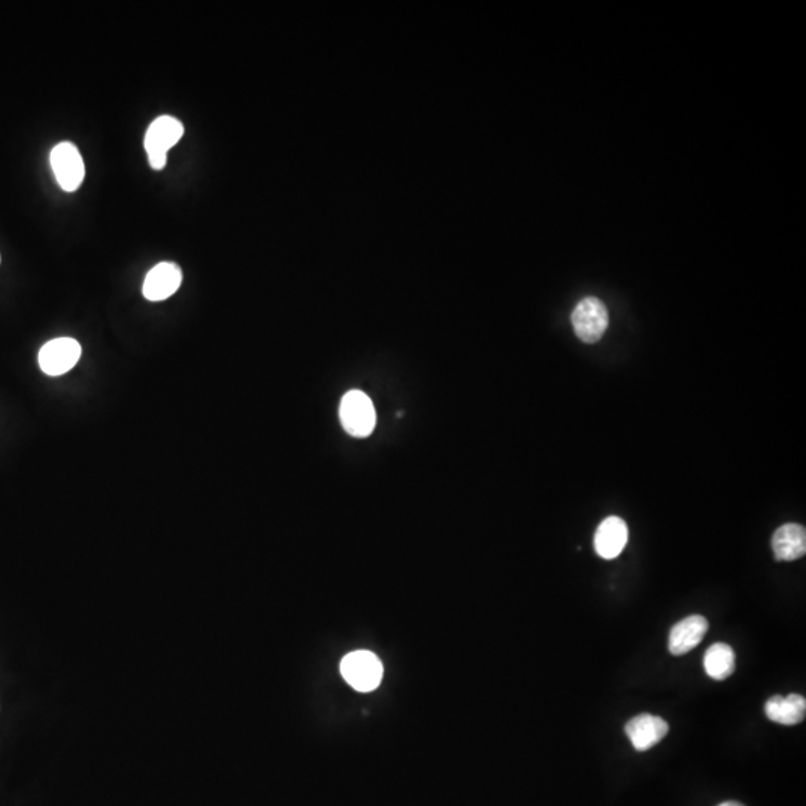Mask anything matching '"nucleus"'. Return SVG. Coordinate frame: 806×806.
I'll use <instances>...</instances> for the list:
<instances>
[{
  "instance_id": "f257e3e1",
  "label": "nucleus",
  "mask_w": 806,
  "mask_h": 806,
  "mask_svg": "<svg viewBox=\"0 0 806 806\" xmlns=\"http://www.w3.org/2000/svg\"><path fill=\"white\" fill-rule=\"evenodd\" d=\"M183 135V123L171 115H162L151 123L144 142L151 168L156 171L165 168L168 151L183 138Z\"/></svg>"
},
{
  "instance_id": "f03ea898",
  "label": "nucleus",
  "mask_w": 806,
  "mask_h": 806,
  "mask_svg": "<svg viewBox=\"0 0 806 806\" xmlns=\"http://www.w3.org/2000/svg\"><path fill=\"white\" fill-rule=\"evenodd\" d=\"M339 415L344 429L356 438L371 435L377 423V414L371 399L359 390H351L344 396Z\"/></svg>"
},
{
  "instance_id": "7ed1b4c3",
  "label": "nucleus",
  "mask_w": 806,
  "mask_h": 806,
  "mask_svg": "<svg viewBox=\"0 0 806 806\" xmlns=\"http://www.w3.org/2000/svg\"><path fill=\"white\" fill-rule=\"evenodd\" d=\"M345 680L359 692H372L380 686L383 666L380 659L369 651L348 654L341 663Z\"/></svg>"
},
{
  "instance_id": "20e7f679",
  "label": "nucleus",
  "mask_w": 806,
  "mask_h": 806,
  "mask_svg": "<svg viewBox=\"0 0 806 806\" xmlns=\"http://www.w3.org/2000/svg\"><path fill=\"white\" fill-rule=\"evenodd\" d=\"M572 326L581 341L595 344L604 336L609 317L605 303L595 296L584 298L572 312Z\"/></svg>"
},
{
  "instance_id": "39448f33",
  "label": "nucleus",
  "mask_w": 806,
  "mask_h": 806,
  "mask_svg": "<svg viewBox=\"0 0 806 806\" xmlns=\"http://www.w3.org/2000/svg\"><path fill=\"white\" fill-rule=\"evenodd\" d=\"M51 168L57 183L65 192L80 189L86 177V166L80 151L72 142H60L51 151Z\"/></svg>"
},
{
  "instance_id": "423d86ee",
  "label": "nucleus",
  "mask_w": 806,
  "mask_h": 806,
  "mask_svg": "<svg viewBox=\"0 0 806 806\" xmlns=\"http://www.w3.org/2000/svg\"><path fill=\"white\" fill-rule=\"evenodd\" d=\"M81 359L80 342L72 338L48 341L39 351V366L48 377H60L71 371Z\"/></svg>"
},
{
  "instance_id": "0eeeda50",
  "label": "nucleus",
  "mask_w": 806,
  "mask_h": 806,
  "mask_svg": "<svg viewBox=\"0 0 806 806\" xmlns=\"http://www.w3.org/2000/svg\"><path fill=\"white\" fill-rule=\"evenodd\" d=\"M181 283H183V272H181L180 266L171 262H163L148 272L142 292L148 301H166L177 293Z\"/></svg>"
},
{
  "instance_id": "6e6552de",
  "label": "nucleus",
  "mask_w": 806,
  "mask_h": 806,
  "mask_svg": "<svg viewBox=\"0 0 806 806\" xmlns=\"http://www.w3.org/2000/svg\"><path fill=\"white\" fill-rule=\"evenodd\" d=\"M669 732V724L663 718L651 714H639L626 724V733L633 747L647 751L659 744Z\"/></svg>"
},
{
  "instance_id": "1a4fd4ad",
  "label": "nucleus",
  "mask_w": 806,
  "mask_h": 806,
  "mask_svg": "<svg viewBox=\"0 0 806 806\" xmlns=\"http://www.w3.org/2000/svg\"><path fill=\"white\" fill-rule=\"evenodd\" d=\"M708 632V621L702 615H690L678 621L669 633V651L674 656H683L701 644Z\"/></svg>"
},
{
  "instance_id": "9d476101",
  "label": "nucleus",
  "mask_w": 806,
  "mask_h": 806,
  "mask_svg": "<svg viewBox=\"0 0 806 806\" xmlns=\"http://www.w3.org/2000/svg\"><path fill=\"white\" fill-rule=\"evenodd\" d=\"M629 539V530L620 517H608L596 530L595 550L602 559L612 560L623 553Z\"/></svg>"
},
{
  "instance_id": "9b49d317",
  "label": "nucleus",
  "mask_w": 806,
  "mask_h": 806,
  "mask_svg": "<svg viewBox=\"0 0 806 806\" xmlns=\"http://www.w3.org/2000/svg\"><path fill=\"white\" fill-rule=\"evenodd\" d=\"M772 550L775 559L781 562H793L801 559L806 553V532L801 524L789 523L781 526L772 536Z\"/></svg>"
},
{
  "instance_id": "f8f14e48",
  "label": "nucleus",
  "mask_w": 806,
  "mask_h": 806,
  "mask_svg": "<svg viewBox=\"0 0 806 806\" xmlns=\"http://www.w3.org/2000/svg\"><path fill=\"white\" fill-rule=\"evenodd\" d=\"M766 717L775 723L784 724V726H795V724L802 723L805 720L806 714V701L804 696L789 695L786 698L783 696H772L765 705Z\"/></svg>"
},
{
  "instance_id": "ddd939ff",
  "label": "nucleus",
  "mask_w": 806,
  "mask_h": 806,
  "mask_svg": "<svg viewBox=\"0 0 806 806\" xmlns=\"http://www.w3.org/2000/svg\"><path fill=\"white\" fill-rule=\"evenodd\" d=\"M704 666L706 674L712 680L723 681L735 672V653L732 647L723 642L711 645L705 653Z\"/></svg>"
},
{
  "instance_id": "4468645a",
  "label": "nucleus",
  "mask_w": 806,
  "mask_h": 806,
  "mask_svg": "<svg viewBox=\"0 0 806 806\" xmlns=\"http://www.w3.org/2000/svg\"><path fill=\"white\" fill-rule=\"evenodd\" d=\"M718 806H744V805L738 804V802H724V804Z\"/></svg>"
}]
</instances>
